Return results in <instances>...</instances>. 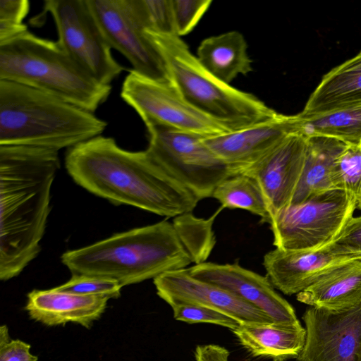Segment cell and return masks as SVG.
<instances>
[{
    "instance_id": "1",
    "label": "cell",
    "mask_w": 361,
    "mask_h": 361,
    "mask_svg": "<svg viewBox=\"0 0 361 361\" xmlns=\"http://www.w3.org/2000/svg\"><path fill=\"white\" fill-rule=\"evenodd\" d=\"M65 166L78 185L115 204L176 217L200 201L146 150L124 149L110 137L100 135L68 149Z\"/></svg>"
},
{
    "instance_id": "2",
    "label": "cell",
    "mask_w": 361,
    "mask_h": 361,
    "mask_svg": "<svg viewBox=\"0 0 361 361\" xmlns=\"http://www.w3.org/2000/svg\"><path fill=\"white\" fill-rule=\"evenodd\" d=\"M59 151L0 145V279L18 276L38 255L50 213Z\"/></svg>"
},
{
    "instance_id": "3",
    "label": "cell",
    "mask_w": 361,
    "mask_h": 361,
    "mask_svg": "<svg viewBox=\"0 0 361 361\" xmlns=\"http://www.w3.org/2000/svg\"><path fill=\"white\" fill-rule=\"evenodd\" d=\"M61 259L72 274L109 278L122 287L186 269L192 262L173 223L166 220L67 251Z\"/></svg>"
},
{
    "instance_id": "4",
    "label": "cell",
    "mask_w": 361,
    "mask_h": 361,
    "mask_svg": "<svg viewBox=\"0 0 361 361\" xmlns=\"http://www.w3.org/2000/svg\"><path fill=\"white\" fill-rule=\"evenodd\" d=\"M107 123L60 98L0 80V145L59 151L102 135Z\"/></svg>"
},
{
    "instance_id": "5",
    "label": "cell",
    "mask_w": 361,
    "mask_h": 361,
    "mask_svg": "<svg viewBox=\"0 0 361 361\" xmlns=\"http://www.w3.org/2000/svg\"><path fill=\"white\" fill-rule=\"evenodd\" d=\"M0 80L39 90L94 114L111 91V85L87 73L57 41L29 30L0 44Z\"/></svg>"
},
{
    "instance_id": "6",
    "label": "cell",
    "mask_w": 361,
    "mask_h": 361,
    "mask_svg": "<svg viewBox=\"0 0 361 361\" xmlns=\"http://www.w3.org/2000/svg\"><path fill=\"white\" fill-rule=\"evenodd\" d=\"M145 34L162 57L172 83L190 104L204 114L236 130L279 114L255 95L212 75L180 37L146 30Z\"/></svg>"
},
{
    "instance_id": "7",
    "label": "cell",
    "mask_w": 361,
    "mask_h": 361,
    "mask_svg": "<svg viewBox=\"0 0 361 361\" xmlns=\"http://www.w3.org/2000/svg\"><path fill=\"white\" fill-rule=\"evenodd\" d=\"M357 208L351 193L331 189L303 202L289 204L271 216L269 224L276 248L315 250L331 244Z\"/></svg>"
},
{
    "instance_id": "8",
    "label": "cell",
    "mask_w": 361,
    "mask_h": 361,
    "mask_svg": "<svg viewBox=\"0 0 361 361\" xmlns=\"http://www.w3.org/2000/svg\"><path fill=\"white\" fill-rule=\"evenodd\" d=\"M152 159L200 201L235 172L221 160L200 135L159 125L146 126Z\"/></svg>"
},
{
    "instance_id": "9",
    "label": "cell",
    "mask_w": 361,
    "mask_h": 361,
    "mask_svg": "<svg viewBox=\"0 0 361 361\" xmlns=\"http://www.w3.org/2000/svg\"><path fill=\"white\" fill-rule=\"evenodd\" d=\"M121 97L145 126L159 125L206 138L234 130L190 104L172 82L155 80L133 70L123 82Z\"/></svg>"
},
{
    "instance_id": "10",
    "label": "cell",
    "mask_w": 361,
    "mask_h": 361,
    "mask_svg": "<svg viewBox=\"0 0 361 361\" xmlns=\"http://www.w3.org/2000/svg\"><path fill=\"white\" fill-rule=\"evenodd\" d=\"M44 8L54 19L63 49L98 82L111 85L123 67L114 58L86 0H47Z\"/></svg>"
},
{
    "instance_id": "11",
    "label": "cell",
    "mask_w": 361,
    "mask_h": 361,
    "mask_svg": "<svg viewBox=\"0 0 361 361\" xmlns=\"http://www.w3.org/2000/svg\"><path fill=\"white\" fill-rule=\"evenodd\" d=\"M108 44L121 53L133 70L145 76L171 82L165 63L145 34L135 0H86Z\"/></svg>"
},
{
    "instance_id": "12",
    "label": "cell",
    "mask_w": 361,
    "mask_h": 361,
    "mask_svg": "<svg viewBox=\"0 0 361 361\" xmlns=\"http://www.w3.org/2000/svg\"><path fill=\"white\" fill-rule=\"evenodd\" d=\"M302 319L306 336L298 361H361V299L338 310L310 307Z\"/></svg>"
},
{
    "instance_id": "13",
    "label": "cell",
    "mask_w": 361,
    "mask_h": 361,
    "mask_svg": "<svg viewBox=\"0 0 361 361\" xmlns=\"http://www.w3.org/2000/svg\"><path fill=\"white\" fill-rule=\"evenodd\" d=\"M187 269L194 278L217 286L261 310L276 324L301 325L293 307L276 291L266 276L238 263L202 262Z\"/></svg>"
},
{
    "instance_id": "14",
    "label": "cell",
    "mask_w": 361,
    "mask_h": 361,
    "mask_svg": "<svg viewBox=\"0 0 361 361\" xmlns=\"http://www.w3.org/2000/svg\"><path fill=\"white\" fill-rule=\"evenodd\" d=\"M157 293L171 307L191 304L223 312L240 324H271L265 313L233 293L192 276L187 268L166 272L154 279Z\"/></svg>"
},
{
    "instance_id": "15",
    "label": "cell",
    "mask_w": 361,
    "mask_h": 361,
    "mask_svg": "<svg viewBox=\"0 0 361 361\" xmlns=\"http://www.w3.org/2000/svg\"><path fill=\"white\" fill-rule=\"evenodd\" d=\"M305 152L306 138L293 133L242 172L259 183L271 216L290 204L302 172Z\"/></svg>"
},
{
    "instance_id": "16",
    "label": "cell",
    "mask_w": 361,
    "mask_h": 361,
    "mask_svg": "<svg viewBox=\"0 0 361 361\" xmlns=\"http://www.w3.org/2000/svg\"><path fill=\"white\" fill-rule=\"evenodd\" d=\"M293 133L295 115L279 113L269 120L204 140L221 160L240 173Z\"/></svg>"
},
{
    "instance_id": "17",
    "label": "cell",
    "mask_w": 361,
    "mask_h": 361,
    "mask_svg": "<svg viewBox=\"0 0 361 361\" xmlns=\"http://www.w3.org/2000/svg\"><path fill=\"white\" fill-rule=\"evenodd\" d=\"M355 258L361 255H335L325 247L315 250L275 248L265 254L262 264L274 288L292 295L309 287L331 267Z\"/></svg>"
},
{
    "instance_id": "18",
    "label": "cell",
    "mask_w": 361,
    "mask_h": 361,
    "mask_svg": "<svg viewBox=\"0 0 361 361\" xmlns=\"http://www.w3.org/2000/svg\"><path fill=\"white\" fill-rule=\"evenodd\" d=\"M109 299L78 295L51 288L33 290L27 294L25 310L30 317L53 326L75 323L90 329L104 312Z\"/></svg>"
},
{
    "instance_id": "19",
    "label": "cell",
    "mask_w": 361,
    "mask_h": 361,
    "mask_svg": "<svg viewBox=\"0 0 361 361\" xmlns=\"http://www.w3.org/2000/svg\"><path fill=\"white\" fill-rule=\"evenodd\" d=\"M361 104V51L322 78L299 113L310 116Z\"/></svg>"
},
{
    "instance_id": "20",
    "label": "cell",
    "mask_w": 361,
    "mask_h": 361,
    "mask_svg": "<svg viewBox=\"0 0 361 361\" xmlns=\"http://www.w3.org/2000/svg\"><path fill=\"white\" fill-rule=\"evenodd\" d=\"M296 295L300 302L329 310L353 305L361 299V258L331 267Z\"/></svg>"
},
{
    "instance_id": "21",
    "label": "cell",
    "mask_w": 361,
    "mask_h": 361,
    "mask_svg": "<svg viewBox=\"0 0 361 361\" xmlns=\"http://www.w3.org/2000/svg\"><path fill=\"white\" fill-rule=\"evenodd\" d=\"M239 343L252 356L274 361L298 358L305 342L302 325L271 324H240L232 331Z\"/></svg>"
},
{
    "instance_id": "22",
    "label": "cell",
    "mask_w": 361,
    "mask_h": 361,
    "mask_svg": "<svg viewBox=\"0 0 361 361\" xmlns=\"http://www.w3.org/2000/svg\"><path fill=\"white\" fill-rule=\"evenodd\" d=\"M349 145L334 138L314 136L306 138L302 172L290 204L335 189L333 171L337 159Z\"/></svg>"
},
{
    "instance_id": "23",
    "label": "cell",
    "mask_w": 361,
    "mask_h": 361,
    "mask_svg": "<svg viewBox=\"0 0 361 361\" xmlns=\"http://www.w3.org/2000/svg\"><path fill=\"white\" fill-rule=\"evenodd\" d=\"M197 57L208 71L228 84L238 75H245L252 71L246 40L238 31L203 39L197 48Z\"/></svg>"
},
{
    "instance_id": "24",
    "label": "cell",
    "mask_w": 361,
    "mask_h": 361,
    "mask_svg": "<svg viewBox=\"0 0 361 361\" xmlns=\"http://www.w3.org/2000/svg\"><path fill=\"white\" fill-rule=\"evenodd\" d=\"M295 133L305 138L321 136L348 145L361 146V104L322 114L295 115Z\"/></svg>"
},
{
    "instance_id": "25",
    "label": "cell",
    "mask_w": 361,
    "mask_h": 361,
    "mask_svg": "<svg viewBox=\"0 0 361 361\" xmlns=\"http://www.w3.org/2000/svg\"><path fill=\"white\" fill-rule=\"evenodd\" d=\"M212 197L222 208L245 209L259 216L262 223L271 222L268 204L259 183L246 173H237L224 180Z\"/></svg>"
},
{
    "instance_id": "26",
    "label": "cell",
    "mask_w": 361,
    "mask_h": 361,
    "mask_svg": "<svg viewBox=\"0 0 361 361\" xmlns=\"http://www.w3.org/2000/svg\"><path fill=\"white\" fill-rule=\"evenodd\" d=\"M221 209L224 208L218 212ZM218 212L207 220L197 219L191 212L178 216L173 220V224L195 264L204 262L214 245V234H199L212 229Z\"/></svg>"
},
{
    "instance_id": "27",
    "label": "cell",
    "mask_w": 361,
    "mask_h": 361,
    "mask_svg": "<svg viewBox=\"0 0 361 361\" xmlns=\"http://www.w3.org/2000/svg\"><path fill=\"white\" fill-rule=\"evenodd\" d=\"M335 189L353 194L358 201L361 195V146L349 145L337 159L332 176Z\"/></svg>"
},
{
    "instance_id": "28",
    "label": "cell",
    "mask_w": 361,
    "mask_h": 361,
    "mask_svg": "<svg viewBox=\"0 0 361 361\" xmlns=\"http://www.w3.org/2000/svg\"><path fill=\"white\" fill-rule=\"evenodd\" d=\"M146 30L176 35L171 0H135Z\"/></svg>"
},
{
    "instance_id": "29",
    "label": "cell",
    "mask_w": 361,
    "mask_h": 361,
    "mask_svg": "<svg viewBox=\"0 0 361 361\" xmlns=\"http://www.w3.org/2000/svg\"><path fill=\"white\" fill-rule=\"evenodd\" d=\"M122 286L115 280L97 276L72 274L63 284L54 288L82 295L100 296L109 299L118 298Z\"/></svg>"
},
{
    "instance_id": "30",
    "label": "cell",
    "mask_w": 361,
    "mask_h": 361,
    "mask_svg": "<svg viewBox=\"0 0 361 361\" xmlns=\"http://www.w3.org/2000/svg\"><path fill=\"white\" fill-rule=\"evenodd\" d=\"M29 11L27 0H0V44L28 30L23 20Z\"/></svg>"
},
{
    "instance_id": "31",
    "label": "cell",
    "mask_w": 361,
    "mask_h": 361,
    "mask_svg": "<svg viewBox=\"0 0 361 361\" xmlns=\"http://www.w3.org/2000/svg\"><path fill=\"white\" fill-rule=\"evenodd\" d=\"M176 320L188 324L209 323L231 329H236L240 324L230 316L219 311L191 304H178L171 307Z\"/></svg>"
},
{
    "instance_id": "32",
    "label": "cell",
    "mask_w": 361,
    "mask_h": 361,
    "mask_svg": "<svg viewBox=\"0 0 361 361\" xmlns=\"http://www.w3.org/2000/svg\"><path fill=\"white\" fill-rule=\"evenodd\" d=\"M176 35L180 37L191 32L212 3L211 0H171Z\"/></svg>"
},
{
    "instance_id": "33",
    "label": "cell",
    "mask_w": 361,
    "mask_h": 361,
    "mask_svg": "<svg viewBox=\"0 0 361 361\" xmlns=\"http://www.w3.org/2000/svg\"><path fill=\"white\" fill-rule=\"evenodd\" d=\"M325 247L335 255H361V215L353 216L339 235Z\"/></svg>"
},
{
    "instance_id": "34",
    "label": "cell",
    "mask_w": 361,
    "mask_h": 361,
    "mask_svg": "<svg viewBox=\"0 0 361 361\" xmlns=\"http://www.w3.org/2000/svg\"><path fill=\"white\" fill-rule=\"evenodd\" d=\"M30 345L20 340H11L0 345V361H37L30 353Z\"/></svg>"
},
{
    "instance_id": "35",
    "label": "cell",
    "mask_w": 361,
    "mask_h": 361,
    "mask_svg": "<svg viewBox=\"0 0 361 361\" xmlns=\"http://www.w3.org/2000/svg\"><path fill=\"white\" fill-rule=\"evenodd\" d=\"M230 352L216 344L199 345L195 350V361H229Z\"/></svg>"
},
{
    "instance_id": "36",
    "label": "cell",
    "mask_w": 361,
    "mask_h": 361,
    "mask_svg": "<svg viewBox=\"0 0 361 361\" xmlns=\"http://www.w3.org/2000/svg\"><path fill=\"white\" fill-rule=\"evenodd\" d=\"M8 334V329L6 325H2L0 327V345L11 341Z\"/></svg>"
},
{
    "instance_id": "37",
    "label": "cell",
    "mask_w": 361,
    "mask_h": 361,
    "mask_svg": "<svg viewBox=\"0 0 361 361\" xmlns=\"http://www.w3.org/2000/svg\"><path fill=\"white\" fill-rule=\"evenodd\" d=\"M357 208H359L361 210V201L358 202Z\"/></svg>"
},
{
    "instance_id": "38",
    "label": "cell",
    "mask_w": 361,
    "mask_h": 361,
    "mask_svg": "<svg viewBox=\"0 0 361 361\" xmlns=\"http://www.w3.org/2000/svg\"><path fill=\"white\" fill-rule=\"evenodd\" d=\"M360 201H361V195H360V198H359V200H358L357 203H358L359 202H360Z\"/></svg>"
}]
</instances>
